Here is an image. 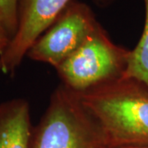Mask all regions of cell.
I'll return each mask as SVG.
<instances>
[{"label": "cell", "instance_id": "obj_1", "mask_svg": "<svg viewBox=\"0 0 148 148\" xmlns=\"http://www.w3.org/2000/svg\"><path fill=\"white\" fill-rule=\"evenodd\" d=\"M100 125L108 147L148 146V89L121 78L76 93Z\"/></svg>", "mask_w": 148, "mask_h": 148}, {"label": "cell", "instance_id": "obj_2", "mask_svg": "<svg viewBox=\"0 0 148 148\" xmlns=\"http://www.w3.org/2000/svg\"><path fill=\"white\" fill-rule=\"evenodd\" d=\"M100 125L78 95L61 84L32 129L31 148H108Z\"/></svg>", "mask_w": 148, "mask_h": 148}, {"label": "cell", "instance_id": "obj_3", "mask_svg": "<svg viewBox=\"0 0 148 148\" xmlns=\"http://www.w3.org/2000/svg\"><path fill=\"white\" fill-rule=\"evenodd\" d=\"M129 52L113 42L100 24L56 71L61 84L82 93L123 78Z\"/></svg>", "mask_w": 148, "mask_h": 148}, {"label": "cell", "instance_id": "obj_4", "mask_svg": "<svg viewBox=\"0 0 148 148\" xmlns=\"http://www.w3.org/2000/svg\"><path fill=\"white\" fill-rule=\"evenodd\" d=\"M99 25L89 6L73 0L31 46L27 57L56 69L82 46Z\"/></svg>", "mask_w": 148, "mask_h": 148}, {"label": "cell", "instance_id": "obj_5", "mask_svg": "<svg viewBox=\"0 0 148 148\" xmlns=\"http://www.w3.org/2000/svg\"><path fill=\"white\" fill-rule=\"evenodd\" d=\"M73 0H18L15 36L0 55V73L13 76L32 45Z\"/></svg>", "mask_w": 148, "mask_h": 148}, {"label": "cell", "instance_id": "obj_6", "mask_svg": "<svg viewBox=\"0 0 148 148\" xmlns=\"http://www.w3.org/2000/svg\"><path fill=\"white\" fill-rule=\"evenodd\" d=\"M30 105L22 98L0 105V148H31Z\"/></svg>", "mask_w": 148, "mask_h": 148}, {"label": "cell", "instance_id": "obj_7", "mask_svg": "<svg viewBox=\"0 0 148 148\" xmlns=\"http://www.w3.org/2000/svg\"><path fill=\"white\" fill-rule=\"evenodd\" d=\"M145 20L142 36L135 48L130 50L123 78L141 82L148 89V0H143Z\"/></svg>", "mask_w": 148, "mask_h": 148}, {"label": "cell", "instance_id": "obj_8", "mask_svg": "<svg viewBox=\"0 0 148 148\" xmlns=\"http://www.w3.org/2000/svg\"><path fill=\"white\" fill-rule=\"evenodd\" d=\"M17 7L18 0H0V26L11 39L15 36L17 30Z\"/></svg>", "mask_w": 148, "mask_h": 148}, {"label": "cell", "instance_id": "obj_9", "mask_svg": "<svg viewBox=\"0 0 148 148\" xmlns=\"http://www.w3.org/2000/svg\"><path fill=\"white\" fill-rule=\"evenodd\" d=\"M11 37L5 30L0 26V55L3 53L11 41Z\"/></svg>", "mask_w": 148, "mask_h": 148}, {"label": "cell", "instance_id": "obj_10", "mask_svg": "<svg viewBox=\"0 0 148 148\" xmlns=\"http://www.w3.org/2000/svg\"><path fill=\"white\" fill-rule=\"evenodd\" d=\"M108 148H148V146H119V147H110Z\"/></svg>", "mask_w": 148, "mask_h": 148}]
</instances>
